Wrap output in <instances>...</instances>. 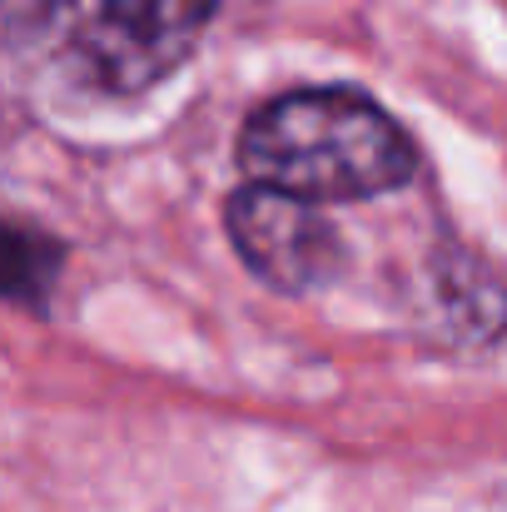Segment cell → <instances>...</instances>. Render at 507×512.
Here are the masks:
<instances>
[{
	"label": "cell",
	"instance_id": "cell-1",
	"mask_svg": "<svg viewBox=\"0 0 507 512\" xmlns=\"http://www.w3.org/2000/svg\"><path fill=\"white\" fill-rule=\"evenodd\" d=\"M249 184L294 199H373L418 170L408 130L363 90H294L264 100L234 145Z\"/></svg>",
	"mask_w": 507,
	"mask_h": 512
},
{
	"label": "cell",
	"instance_id": "cell-2",
	"mask_svg": "<svg viewBox=\"0 0 507 512\" xmlns=\"http://www.w3.org/2000/svg\"><path fill=\"white\" fill-rule=\"evenodd\" d=\"M214 10L219 0H95L75 30L80 70L100 90H150L189 60Z\"/></svg>",
	"mask_w": 507,
	"mask_h": 512
},
{
	"label": "cell",
	"instance_id": "cell-3",
	"mask_svg": "<svg viewBox=\"0 0 507 512\" xmlns=\"http://www.w3.org/2000/svg\"><path fill=\"white\" fill-rule=\"evenodd\" d=\"M224 229L239 259L279 294L324 289L343 269V239L334 219L284 189H269V184L234 189L224 204Z\"/></svg>",
	"mask_w": 507,
	"mask_h": 512
},
{
	"label": "cell",
	"instance_id": "cell-4",
	"mask_svg": "<svg viewBox=\"0 0 507 512\" xmlns=\"http://www.w3.org/2000/svg\"><path fill=\"white\" fill-rule=\"evenodd\" d=\"M60 244L25 234L20 224H10V299H35V289L45 294L55 269H60Z\"/></svg>",
	"mask_w": 507,
	"mask_h": 512
},
{
	"label": "cell",
	"instance_id": "cell-5",
	"mask_svg": "<svg viewBox=\"0 0 507 512\" xmlns=\"http://www.w3.org/2000/svg\"><path fill=\"white\" fill-rule=\"evenodd\" d=\"M65 5H70V0H5V40L20 45V40L50 30Z\"/></svg>",
	"mask_w": 507,
	"mask_h": 512
}]
</instances>
